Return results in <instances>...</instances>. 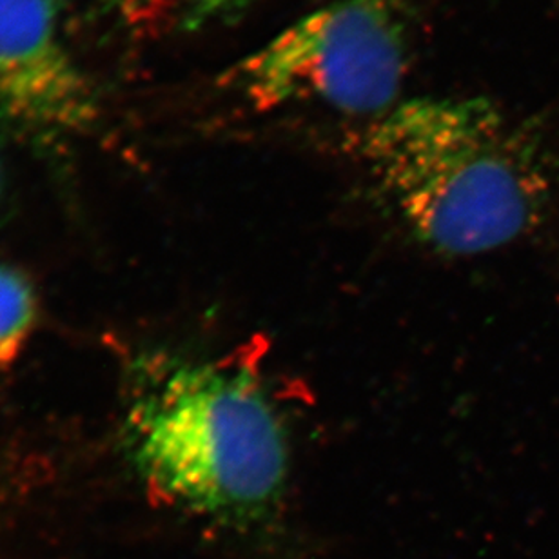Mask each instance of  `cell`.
Listing matches in <instances>:
<instances>
[{"mask_svg": "<svg viewBox=\"0 0 559 559\" xmlns=\"http://www.w3.org/2000/svg\"><path fill=\"white\" fill-rule=\"evenodd\" d=\"M349 147L402 226L435 253H495L559 215L558 145L489 98L402 100Z\"/></svg>", "mask_w": 559, "mask_h": 559, "instance_id": "cell-1", "label": "cell"}, {"mask_svg": "<svg viewBox=\"0 0 559 559\" xmlns=\"http://www.w3.org/2000/svg\"><path fill=\"white\" fill-rule=\"evenodd\" d=\"M126 451L153 495L237 534L265 531L290 478L284 415L251 369L169 358L131 399Z\"/></svg>", "mask_w": 559, "mask_h": 559, "instance_id": "cell-2", "label": "cell"}, {"mask_svg": "<svg viewBox=\"0 0 559 559\" xmlns=\"http://www.w3.org/2000/svg\"><path fill=\"white\" fill-rule=\"evenodd\" d=\"M411 35L409 0H334L238 60L221 86L257 111L311 104L374 120L402 103Z\"/></svg>", "mask_w": 559, "mask_h": 559, "instance_id": "cell-3", "label": "cell"}, {"mask_svg": "<svg viewBox=\"0 0 559 559\" xmlns=\"http://www.w3.org/2000/svg\"><path fill=\"white\" fill-rule=\"evenodd\" d=\"M64 0H0V117L44 144L90 135L103 106L62 22Z\"/></svg>", "mask_w": 559, "mask_h": 559, "instance_id": "cell-4", "label": "cell"}, {"mask_svg": "<svg viewBox=\"0 0 559 559\" xmlns=\"http://www.w3.org/2000/svg\"><path fill=\"white\" fill-rule=\"evenodd\" d=\"M37 296L21 271L0 264V371L10 369L37 323Z\"/></svg>", "mask_w": 559, "mask_h": 559, "instance_id": "cell-5", "label": "cell"}, {"mask_svg": "<svg viewBox=\"0 0 559 559\" xmlns=\"http://www.w3.org/2000/svg\"><path fill=\"white\" fill-rule=\"evenodd\" d=\"M259 0H180V21L189 32L238 21Z\"/></svg>", "mask_w": 559, "mask_h": 559, "instance_id": "cell-6", "label": "cell"}, {"mask_svg": "<svg viewBox=\"0 0 559 559\" xmlns=\"http://www.w3.org/2000/svg\"><path fill=\"white\" fill-rule=\"evenodd\" d=\"M104 10L124 26H142L160 10L164 0H100Z\"/></svg>", "mask_w": 559, "mask_h": 559, "instance_id": "cell-7", "label": "cell"}, {"mask_svg": "<svg viewBox=\"0 0 559 559\" xmlns=\"http://www.w3.org/2000/svg\"><path fill=\"white\" fill-rule=\"evenodd\" d=\"M0 183H2V175H0Z\"/></svg>", "mask_w": 559, "mask_h": 559, "instance_id": "cell-8", "label": "cell"}]
</instances>
